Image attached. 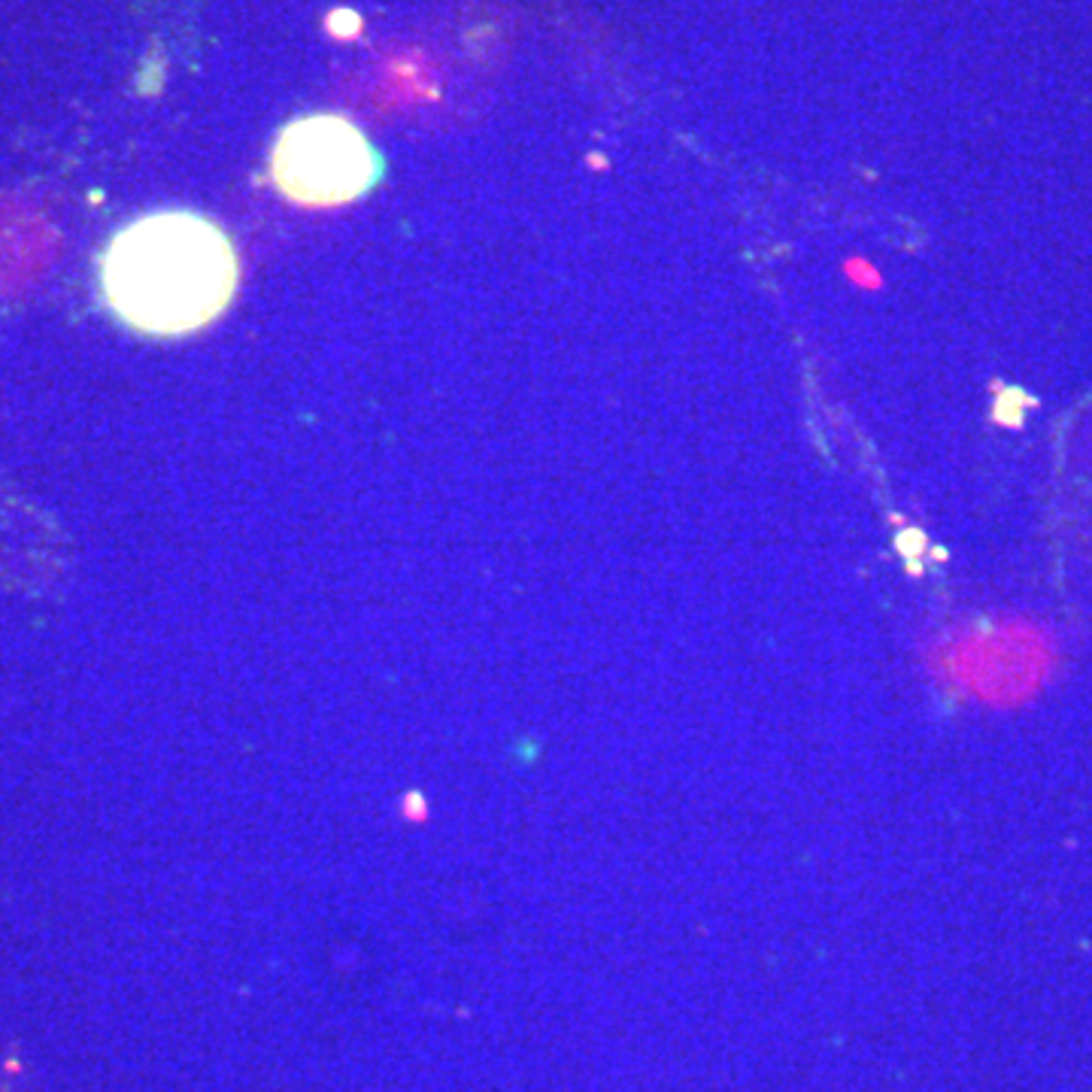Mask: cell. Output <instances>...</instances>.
<instances>
[{
    "label": "cell",
    "mask_w": 1092,
    "mask_h": 1092,
    "mask_svg": "<svg viewBox=\"0 0 1092 1092\" xmlns=\"http://www.w3.org/2000/svg\"><path fill=\"white\" fill-rule=\"evenodd\" d=\"M237 253L213 218L158 210L134 218L109 240L101 289L118 319L140 334L201 331L228 310L237 292Z\"/></svg>",
    "instance_id": "cell-1"
},
{
    "label": "cell",
    "mask_w": 1092,
    "mask_h": 1092,
    "mask_svg": "<svg viewBox=\"0 0 1092 1092\" xmlns=\"http://www.w3.org/2000/svg\"><path fill=\"white\" fill-rule=\"evenodd\" d=\"M270 173L286 198L307 206H334L374 189L386 164L358 125L334 113H316L279 130Z\"/></svg>",
    "instance_id": "cell-2"
},
{
    "label": "cell",
    "mask_w": 1092,
    "mask_h": 1092,
    "mask_svg": "<svg viewBox=\"0 0 1092 1092\" xmlns=\"http://www.w3.org/2000/svg\"><path fill=\"white\" fill-rule=\"evenodd\" d=\"M844 277L862 292H880L883 289V273L877 270V265H871V261L862 258V255H853V258L844 261Z\"/></svg>",
    "instance_id": "cell-3"
},
{
    "label": "cell",
    "mask_w": 1092,
    "mask_h": 1092,
    "mask_svg": "<svg viewBox=\"0 0 1092 1092\" xmlns=\"http://www.w3.org/2000/svg\"><path fill=\"white\" fill-rule=\"evenodd\" d=\"M403 816L413 819V823H422V819L428 816V807H425V799L419 792H410L407 799H403Z\"/></svg>",
    "instance_id": "cell-4"
}]
</instances>
